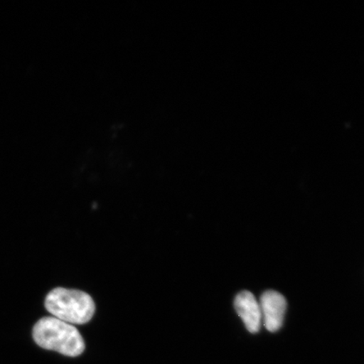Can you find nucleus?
Here are the masks:
<instances>
[{
    "label": "nucleus",
    "instance_id": "f257e3e1",
    "mask_svg": "<svg viewBox=\"0 0 364 364\" xmlns=\"http://www.w3.org/2000/svg\"><path fill=\"white\" fill-rule=\"evenodd\" d=\"M33 335L41 348L65 356H80L85 351V341L78 329L55 317L41 318L34 326Z\"/></svg>",
    "mask_w": 364,
    "mask_h": 364
},
{
    "label": "nucleus",
    "instance_id": "f03ea898",
    "mask_svg": "<svg viewBox=\"0 0 364 364\" xmlns=\"http://www.w3.org/2000/svg\"><path fill=\"white\" fill-rule=\"evenodd\" d=\"M49 313L68 324L83 325L92 318L95 306L88 294L80 290L54 289L45 299Z\"/></svg>",
    "mask_w": 364,
    "mask_h": 364
},
{
    "label": "nucleus",
    "instance_id": "7ed1b4c3",
    "mask_svg": "<svg viewBox=\"0 0 364 364\" xmlns=\"http://www.w3.org/2000/svg\"><path fill=\"white\" fill-rule=\"evenodd\" d=\"M262 318L267 331L276 332L283 326L287 309L286 299L277 291L268 290L260 299Z\"/></svg>",
    "mask_w": 364,
    "mask_h": 364
},
{
    "label": "nucleus",
    "instance_id": "20e7f679",
    "mask_svg": "<svg viewBox=\"0 0 364 364\" xmlns=\"http://www.w3.org/2000/svg\"><path fill=\"white\" fill-rule=\"evenodd\" d=\"M235 308L250 333L260 331L262 318L260 304L249 291H242L235 299Z\"/></svg>",
    "mask_w": 364,
    "mask_h": 364
}]
</instances>
